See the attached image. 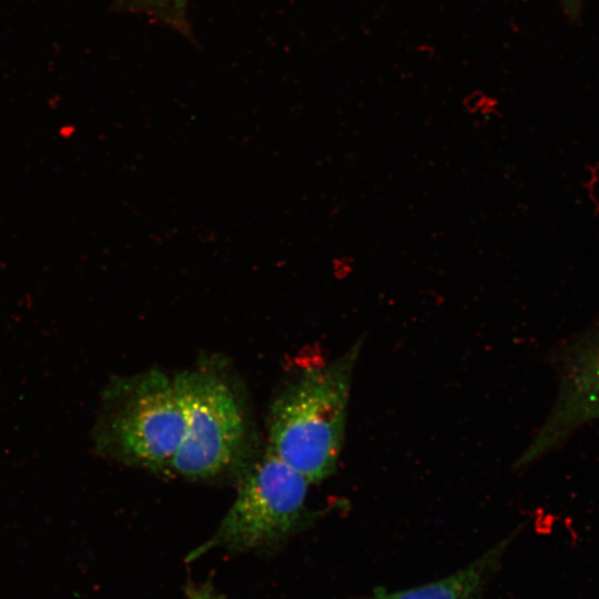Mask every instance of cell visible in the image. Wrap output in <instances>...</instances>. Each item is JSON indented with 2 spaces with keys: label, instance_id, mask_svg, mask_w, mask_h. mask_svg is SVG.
<instances>
[{
  "label": "cell",
  "instance_id": "2",
  "mask_svg": "<svg viewBox=\"0 0 599 599\" xmlns=\"http://www.w3.org/2000/svg\"><path fill=\"white\" fill-rule=\"evenodd\" d=\"M361 348L358 339L338 357L303 368L270 405L266 447L311 484L322 483L336 470Z\"/></svg>",
  "mask_w": 599,
  "mask_h": 599
},
{
  "label": "cell",
  "instance_id": "8",
  "mask_svg": "<svg viewBox=\"0 0 599 599\" xmlns=\"http://www.w3.org/2000/svg\"><path fill=\"white\" fill-rule=\"evenodd\" d=\"M353 272V260L349 257L335 258L333 261V274L336 278L343 280Z\"/></svg>",
  "mask_w": 599,
  "mask_h": 599
},
{
  "label": "cell",
  "instance_id": "3",
  "mask_svg": "<svg viewBox=\"0 0 599 599\" xmlns=\"http://www.w3.org/2000/svg\"><path fill=\"white\" fill-rule=\"evenodd\" d=\"M184 430L174 375L150 368L108 384L92 437L97 451L106 458L170 475Z\"/></svg>",
  "mask_w": 599,
  "mask_h": 599
},
{
  "label": "cell",
  "instance_id": "4",
  "mask_svg": "<svg viewBox=\"0 0 599 599\" xmlns=\"http://www.w3.org/2000/svg\"><path fill=\"white\" fill-rule=\"evenodd\" d=\"M237 484L236 496L220 525L187 560L217 548L274 550L311 524L307 495L312 484L267 447Z\"/></svg>",
  "mask_w": 599,
  "mask_h": 599
},
{
  "label": "cell",
  "instance_id": "9",
  "mask_svg": "<svg viewBox=\"0 0 599 599\" xmlns=\"http://www.w3.org/2000/svg\"><path fill=\"white\" fill-rule=\"evenodd\" d=\"M568 14L575 17L580 9L581 0H560Z\"/></svg>",
  "mask_w": 599,
  "mask_h": 599
},
{
  "label": "cell",
  "instance_id": "1",
  "mask_svg": "<svg viewBox=\"0 0 599 599\" xmlns=\"http://www.w3.org/2000/svg\"><path fill=\"white\" fill-rule=\"evenodd\" d=\"M185 415L170 476L193 481L236 479L261 455L246 392L220 356L174 374Z\"/></svg>",
  "mask_w": 599,
  "mask_h": 599
},
{
  "label": "cell",
  "instance_id": "5",
  "mask_svg": "<svg viewBox=\"0 0 599 599\" xmlns=\"http://www.w3.org/2000/svg\"><path fill=\"white\" fill-rule=\"evenodd\" d=\"M599 418V338L571 355L550 415L516 461L527 466L554 449L572 430Z\"/></svg>",
  "mask_w": 599,
  "mask_h": 599
},
{
  "label": "cell",
  "instance_id": "6",
  "mask_svg": "<svg viewBox=\"0 0 599 599\" xmlns=\"http://www.w3.org/2000/svg\"><path fill=\"white\" fill-rule=\"evenodd\" d=\"M508 544V538L495 544L464 568L439 580L396 591L377 588L362 599H481Z\"/></svg>",
  "mask_w": 599,
  "mask_h": 599
},
{
  "label": "cell",
  "instance_id": "7",
  "mask_svg": "<svg viewBox=\"0 0 599 599\" xmlns=\"http://www.w3.org/2000/svg\"><path fill=\"white\" fill-rule=\"evenodd\" d=\"M186 595L187 599H221L210 585H189Z\"/></svg>",
  "mask_w": 599,
  "mask_h": 599
}]
</instances>
